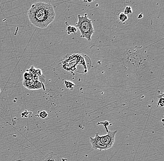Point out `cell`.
<instances>
[{
  "instance_id": "obj_14",
  "label": "cell",
  "mask_w": 164,
  "mask_h": 161,
  "mask_svg": "<svg viewBox=\"0 0 164 161\" xmlns=\"http://www.w3.org/2000/svg\"><path fill=\"white\" fill-rule=\"evenodd\" d=\"M39 116L42 118V119H45V118H46L47 116H48V114L47 113V112L46 111H42L40 112L39 113Z\"/></svg>"
},
{
  "instance_id": "obj_9",
  "label": "cell",
  "mask_w": 164,
  "mask_h": 161,
  "mask_svg": "<svg viewBox=\"0 0 164 161\" xmlns=\"http://www.w3.org/2000/svg\"><path fill=\"white\" fill-rule=\"evenodd\" d=\"M77 28L73 26H69L67 28V34H75L77 32Z\"/></svg>"
},
{
  "instance_id": "obj_12",
  "label": "cell",
  "mask_w": 164,
  "mask_h": 161,
  "mask_svg": "<svg viewBox=\"0 0 164 161\" xmlns=\"http://www.w3.org/2000/svg\"><path fill=\"white\" fill-rule=\"evenodd\" d=\"M124 13L126 15H128L129 14H132V8L129 6H126L124 9Z\"/></svg>"
},
{
  "instance_id": "obj_2",
  "label": "cell",
  "mask_w": 164,
  "mask_h": 161,
  "mask_svg": "<svg viewBox=\"0 0 164 161\" xmlns=\"http://www.w3.org/2000/svg\"><path fill=\"white\" fill-rule=\"evenodd\" d=\"M77 18L76 26L80 32V37L91 41L92 36L94 33L92 21L89 19L86 14H85L84 16L78 15Z\"/></svg>"
},
{
  "instance_id": "obj_3",
  "label": "cell",
  "mask_w": 164,
  "mask_h": 161,
  "mask_svg": "<svg viewBox=\"0 0 164 161\" xmlns=\"http://www.w3.org/2000/svg\"><path fill=\"white\" fill-rule=\"evenodd\" d=\"M80 54H74L63 62V67L67 71H76L80 57Z\"/></svg>"
},
{
  "instance_id": "obj_4",
  "label": "cell",
  "mask_w": 164,
  "mask_h": 161,
  "mask_svg": "<svg viewBox=\"0 0 164 161\" xmlns=\"http://www.w3.org/2000/svg\"><path fill=\"white\" fill-rule=\"evenodd\" d=\"M117 132V131H109L107 134L104 136H100L101 142L104 145L108 147L109 149L112 148L115 142V135Z\"/></svg>"
},
{
  "instance_id": "obj_15",
  "label": "cell",
  "mask_w": 164,
  "mask_h": 161,
  "mask_svg": "<svg viewBox=\"0 0 164 161\" xmlns=\"http://www.w3.org/2000/svg\"><path fill=\"white\" fill-rule=\"evenodd\" d=\"M36 73L38 77H40L43 75L42 72L40 69H36Z\"/></svg>"
},
{
  "instance_id": "obj_5",
  "label": "cell",
  "mask_w": 164,
  "mask_h": 161,
  "mask_svg": "<svg viewBox=\"0 0 164 161\" xmlns=\"http://www.w3.org/2000/svg\"><path fill=\"white\" fill-rule=\"evenodd\" d=\"M90 142L92 144V149L94 150H106L109 149L108 146L104 144L101 141L100 136L98 133H96L95 137L90 138Z\"/></svg>"
},
{
  "instance_id": "obj_13",
  "label": "cell",
  "mask_w": 164,
  "mask_h": 161,
  "mask_svg": "<svg viewBox=\"0 0 164 161\" xmlns=\"http://www.w3.org/2000/svg\"><path fill=\"white\" fill-rule=\"evenodd\" d=\"M64 84H65L66 87L68 89H72L75 86V85L73 83L70 81H65Z\"/></svg>"
},
{
  "instance_id": "obj_11",
  "label": "cell",
  "mask_w": 164,
  "mask_h": 161,
  "mask_svg": "<svg viewBox=\"0 0 164 161\" xmlns=\"http://www.w3.org/2000/svg\"><path fill=\"white\" fill-rule=\"evenodd\" d=\"M118 19L120 22H124L128 20V16L124 13H121L119 14Z\"/></svg>"
},
{
  "instance_id": "obj_1",
  "label": "cell",
  "mask_w": 164,
  "mask_h": 161,
  "mask_svg": "<svg viewBox=\"0 0 164 161\" xmlns=\"http://www.w3.org/2000/svg\"><path fill=\"white\" fill-rule=\"evenodd\" d=\"M30 22L38 28H45L55 20L56 14L49 3L39 2L32 4L28 10Z\"/></svg>"
},
{
  "instance_id": "obj_16",
  "label": "cell",
  "mask_w": 164,
  "mask_h": 161,
  "mask_svg": "<svg viewBox=\"0 0 164 161\" xmlns=\"http://www.w3.org/2000/svg\"><path fill=\"white\" fill-rule=\"evenodd\" d=\"M143 15L142 13H141L139 15V16H138V18L139 19H140L142 18H143Z\"/></svg>"
},
{
  "instance_id": "obj_7",
  "label": "cell",
  "mask_w": 164,
  "mask_h": 161,
  "mask_svg": "<svg viewBox=\"0 0 164 161\" xmlns=\"http://www.w3.org/2000/svg\"><path fill=\"white\" fill-rule=\"evenodd\" d=\"M43 161H61L60 158L54 152H50L46 154L43 159Z\"/></svg>"
},
{
  "instance_id": "obj_6",
  "label": "cell",
  "mask_w": 164,
  "mask_h": 161,
  "mask_svg": "<svg viewBox=\"0 0 164 161\" xmlns=\"http://www.w3.org/2000/svg\"><path fill=\"white\" fill-rule=\"evenodd\" d=\"M23 84L24 87L29 90H39L43 88V85L41 82L35 79L30 81L24 80Z\"/></svg>"
},
{
  "instance_id": "obj_10",
  "label": "cell",
  "mask_w": 164,
  "mask_h": 161,
  "mask_svg": "<svg viewBox=\"0 0 164 161\" xmlns=\"http://www.w3.org/2000/svg\"><path fill=\"white\" fill-rule=\"evenodd\" d=\"M157 97L159 98V100L157 103V107H159L160 106L161 107H163L164 106V93L158 96Z\"/></svg>"
},
{
  "instance_id": "obj_8",
  "label": "cell",
  "mask_w": 164,
  "mask_h": 161,
  "mask_svg": "<svg viewBox=\"0 0 164 161\" xmlns=\"http://www.w3.org/2000/svg\"><path fill=\"white\" fill-rule=\"evenodd\" d=\"M24 80L26 81H30L34 79L33 74L31 72L28 70H27L24 74Z\"/></svg>"
},
{
  "instance_id": "obj_17",
  "label": "cell",
  "mask_w": 164,
  "mask_h": 161,
  "mask_svg": "<svg viewBox=\"0 0 164 161\" xmlns=\"http://www.w3.org/2000/svg\"></svg>"
}]
</instances>
